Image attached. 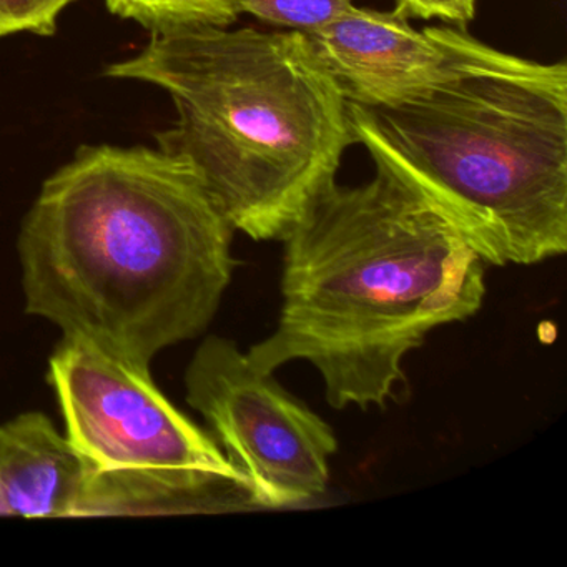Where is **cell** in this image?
Returning <instances> with one entry per match:
<instances>
[{
  "mask_svg": "<svg viewBox=\"0 0 567 567\" xmlns=\"http://www.w3.org/2000/svg\"><path fill=\"white\" fill-rule=\"evenodd\" d=\"M234 234L181 155L82 145L22 224L25 311L151 367L214 320L234 275Z\"/></svg>",
  "mask_w": 567,
  "mask_h": 567,
  "instance_id": "6da1fadb",
  "label": "cell"
},
{
  "mask_svg": "<svg viewBox=\"0 0 567 567\" xmlns=\"http://www.w3.org/2000/svg\"><path fill=\"white\" fill-rule=\"evenodd\" d=\"M75 0H0V38L31 32L54 35L59 16Z\"/></svg>",
  "mask_w": 567,
  "mask_h": 567,
  "instance_id": "7c38bea8",
  "label": "cell"
},
{
  "mask_svg": "<svg viewBox=\"0 0 567 567\" xmlns=\"http://www.w3.org/2000/svg\"><path fill=\"white\" fill-rule=\"evenodd\" d=\"M235 4L240 14L265 24L310 34L347 12L353 0H235Z\"/></svg>",
  "mask_w": 567,
  "mask_h": 567,
  "instance_id": "8fae6325",
  "label": "cell"
},
{
  "mask_svg": "<svg viewBox=\"0 0 567 567\" xmlns=\"http://www.w3.org/2000/svg\"><path fill=\"white\" fill-rule=\"evenodd\" d=\"M105 75L171 95L178 118L158 147L190 162L231 228L255 241L284 240L360 144L350 101L301 32H161Z\"/></svg>",
  "mask_w": 567,
  "mask_h": 567,
  "instance_id": "3957f363",
  "label": "cell"
},
{
  "mask_svg": "<svg viewBox=\"0 0 567 567\" xmlns=\"http://www.w3.org/2000/svg\"><path fill=\"white\" fill-rule=\"evenodd\" d=\"M334 184L281 240L280 318L247 358L275 373L307 361L333 410L398 401L404 360L430 333L476 317L486 264L383 157Z\"/></svg>",
  "mask_w": 567,
  "mask_h": 567,
  "instance_id": "7a4b0ae2",
  "label": "cell"
},
{
  "mask_svg": "<svg viewBox=\"0 0 567 567\" xmlns=\"http://www.w3.org/2000/svg\"><path fill=\"white\" fill-rule=\"evenodd\" d=\"M49 383L65 436L97 470L187 471L245 487L212 434L155 386L151 367L64 337L49 360Z\"/></svg>",
  "mask_w": 567,
  "mask_h": 567,
  "instance_id": "8992f818",
  "label": "cell"
},
{
  "mask_svg": "<svg viewBox=\"0 0 567 567\" xmlns=\"http://www.w3.org/2000/svg\"><path fill=\"white\" fill-rule=\"evenodd\" d=\"M358 142L383 157L493 267L567 251V64L471 35L456 71L391 107L350 102Z\"/></svg>",
  "mask_w": 567,
  "mask_h": 567,
  "instance_id": "277c9868",
  "label": "cell"
},
{
  "mask_svg": "<svg viewBox=\"0 0 567 567\" xmlns=\"http://www.w3.org/2000/svg\"><path fill=\"white\" fill-rule=\"evenodd\" d=\"M187 403L238 471L251 506L280 509L321 496L337 454L333 427L258 370L228 338H205L185 373Z\"/></svg>",
  "mask_w": 567,
  "mask_h": 567,
  "instance_id": "5b68a950",
  "label": "cell"
},
{
  "mask_svg": "<svg viewBox=\"0 0 567 567\" xmlns=\"http://www.w3.org/2000/svg\"><path fill=\"white\" fill-rule=\"evenodd\" d=\"M109 11L125 21L137 22L151 34L237 22L235 0H104Z\"/></svg>",
  "mask_w": 567,
  "mask_h": 567,
  "instance_id": "30bf717a",
  "label": "cell"
},
{
  "mask_svg": "<svg viewBox=\"0 0 567 567\" xmlns=\"http://www.w3.org/2000/svg\"><path fill=\"white\" fill-rule=\"evenodd\" d=\"M305 38L348 101L380 109L411 101L450 78L471 35L463 28L417 31L396 9L353 4Z\"/></svg>",
  "mask_w": 567,
  "mask_h": 567,
  "instance_id": "52a82bcc",
  "label": "cell"
},
{
  "mask_svg": "<svg viewBox=\"0 0 567 567\" xmlns=\"http://www.w3.org/2000/svg\"><path fill=\"white\" fill-rule=\"evenodd\" d=\"M245 487L187 471L97 470L92 464L75 517L151 516L251 509Z\"/></svg>",
  "mask_w": 567,
  "mask_h": 567,
  "instance_id": "9c48e42d",
  "label": "cell"
},
{
  "mask_svg": "<svg viewBox=\"0 0 567 567\" xmlns=\"http://www.w3.org/2000/svg\"><path fill=\"white\" fill-rule=\"evenodd\" d=\"M91 470L44 413L0 424V517H75Z\"/></svg>",
  "mask_w": 567,
  "mask_h": 567,
  "instance_id": "ba28073f",
  "label": "cell"
},
{
  "mask_svg": "<svg viewBox=\"0 0 567 567\" xmlns=\"http://www.w3.org/2000/svg\"><path fill=\"white\" fill-rule=\"evenodd\" d=\"M394 9L408 19H440L457 28L476 18V0H396Z\"/></svg>",
  "mask_w": 567,
  "mask_h": 567,
  "instance_id": "4fadbf2b",
  "label": "cell"
}]
</instances>
